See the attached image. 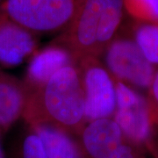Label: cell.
Returning a JSON list of instances; mask_svg holds the SVG:
<instances>
[{
    "instance_id": "1",
    "label": "cell",
    "mask_w": 158,
    "mask_h": 158,
    "mask_svg": "<svg viewBox=\"0 0 158 158\" xmlns=\"http://www.w3.org/2000/svg\"><path fill=\"white\" fill-rule=\"evenodd\" d=\"M24 116L32 127H49L66 135H79L87 124L85 91L76 64L57 71L45 85L29 90Z\"/></svg>"
},
{
    "instance_id": "2",
    "label": "cell",
    "mask_w": 158,
    "mask_h": 158,
    "mask_svg": "<svg viewBox=\"0 0 158 158\" xmlns=\"http://www.w3.org/2000/svg\"><path fill=\"white\" fill-rule=\"evenodd\" d=\"M124 10L123 0H77L73 16L53 45L67 51L75 64L98 58L116 39Z\"/></svg>"
},
{
    "instance_id": "3",
    "label": "cell",
    "mask_w": 158,
    "mask_h": 158,
    "mask_svg": "<svg viewBox=\"0 0 158 158\" xmlns=\"http://www.w3.org/2000/svg\"><path fill=\"white\" fill-rule=\"evenodd\" d=\"M77 0H6L5 17L31 33L62 32L68 26Z\"/></svg>"
},
{
    "instance_id": "4",
    "label": "cell",
    "mask_w": 158,
    "mask_h": 158,
    "mask_svg": "<svg viewBox=\"0 0 158 158\" xmlns=\"http://www.w3.org/2000/svg\"><path fill=\"white\" fill-rule=\"evenodd\" d=\"M83 82L87 122L111 118L116 111V80L98 58H85L76 63Z\"/></svg>"
},
{
    "instance_id": "5",
    "label": "cell",
    "mask_w": 158,
    "mask_h": 158,
    "mask_svg": "<svg viewBox=\"0 0 158 158\" xmlns=\"http://www.w3.org/2000/svg\"><path fill=\"white\" fill-rule=\"evenodd\" d=\"M105 53L108 71L116 81L140 88L151 86L155 69L135 40L116 38Z\"/></svg>"
},
{
    "instance_id": "6",
    "label": "cell",
    "mask_w": 158,
    "mask_h": 158,
    "mask_svg": "<svg viewBox=\"0 0 158 158\" xmlns=\"http://www.w3.org/2000/svg\"><path fill=\"white\" fill-rule=\"evenodd\" d=\"M116 98L114 121L125 137L135 142L147 141L153 125L149 102L119 81H116Z\"/></svg>"
},
{
    "instance_id": "7",
    "label": "cell",
    "mask_w": 158,
    "mask_h": 158,
    "mask_svg": "<svg viewBox=\"0 0 158 158\" xmlns=\"http://www.w3.org/2000/svg\"><path fill=\"white\" fill-rule=\"evenodd\" d=\"M82 144L90 158H135L124 135L112 118L87 122L80 133Z\"/></svg>"
},
{
    "instance_id": "8",
    "label": "cell",
    "mask_w": 158,
    "mask_h": 158,
    "mask_svg": "<svg viewBox=\"0 0 158 158\" xmlns=\"http://www.w3.org/2000/svg\"><path fill=\"white\" fill-rule=\"evenodd\" d=\"M33 33L0 16V62L6 66H17L35 48Z\"/></svg>"
},
{
    "instance_id": "9",
    "label": "cell",
    "mask_w": 158,
    "mask_h": 158,
    "mask_svg": "<svg viewBox=\"0 0 158 158\" xmlns=\"http://www.w3.org/2000/svg\"><path fill=\"white\" fill-rule=\"evenodd\" d=\"M70 64H75L73 59L61 47L53 45L40 51L29 64L27 86L34 90L45 85L57 71Z\"/></svg>"
},
{
    "instance_id": "10",
    "label": "cell",
    "mask_w": 158,
    "mask_h": 158,
    "mask_svg": "<svg viewBox=\"0 0 158 158\" xmlns=\"http://www.w3.org/2000/svg\"><path fill=\"white\" fill-rule=\"evenodd\" d=\"M28 96L27 85L0 77V127H8L24 114Z\"/></svg>"
},
{
    "instance_id": "11",
    "label": "cell",
    "mask_w": 158,
    "mask_h": 158,
    "mask_svg": "<svg viewBox=\"0 0 158 158\" xmlns=\"http://www.w3.org/2000/svg\"><path fill=\"white\" fill-rule=\"evenodd\" d=\"M33 128L42 141L48 158H79L74 142L65 133L44 126Z\"/></svg>"
},
{
    "instance_id": "12",
    "label": "cell",
    "mask_w": 158,
    "mask_h": 158,
    "mask_svg": "<svg viewBox=\"0 0 158 158\" xmlns=\"http://www.w3.org/2000/svg\"><path fill=\"white\" fill-rule=\"evenodd\" d=\"M135 40L149 62L158 63V25L144 24L139 27Z\"/></svg>"
},
{
    "instance_id": "13",
    "label": "cell",
    "mask_w": 158,
    "mask_h": 158,
    "mask_svg": "<svg viewBox=\"0 0 158 158\" xmlns=\"http://www.w3.org/2000/svg\"><path fill=\"white\" fill-rule=\"evenodd\" d=\"M125 10L145 24L158 25V0H123Z\"/></svg>"
},
{
    "instance_id": "14",
    "label": "cell",
    "mask_w": 158,
    "mask_h": 158,
    "mask_svg": "<svg viewBox=\"0 0 158 158\" xmlns=\"http://www.w3.org/2000/svg\"><path fill=\"white\" fill-rule=\"evenodd\" d=\"M23 158H48L43 143L35 133L27 136L24 141Z\"/></svg>"
},
{
    "instance_id": "15",
    "label": "cell",
    "mask_w": 158,
    "mask_h": 158,
    "mask_svg": "<svg viewBox=\"0 0 158 158\" xmlns=\"http://www.w3.org/2000/svg\"><path fill=\"white\" fill-rule=\"evenodd\" d=\"M150 89H151V93H152L153 97V100L156 103V111H153L151 109L152 112H158V72L156 73L155 75V77H154V80L152 82V85L150 86ZM158 113H152V118L157 116Z\"/></svg>"
},
{
    "instance_id": "16",
    "label": "cell",
    "mask_w": 158,
    "mask_h": 158,
    "mask_svg": "<svg viewBox=\"0 0 158 158\" xmlns=\"http://www.w3.org/2000/svg\"><path fill=\"white\" fill-rule=\"evenodd\" d=\"M0 158H4V155H3V151H2L1 146H0Z\"/></svg>"
},
{
    "instance_id": "17",
    "label": "cell",
    "mask_w": 158,
    "mask_h": 158,
    "mask_svg": "<svg viewBox=\"0 0 158 158\" xmlns=\"http://www.w3.org/2000/svg\"><path fill=\"white\" fill-rule=\"evenodd\" d=\"M0 1H1V0H0Z\"/></svg>"
}]
</instances>
